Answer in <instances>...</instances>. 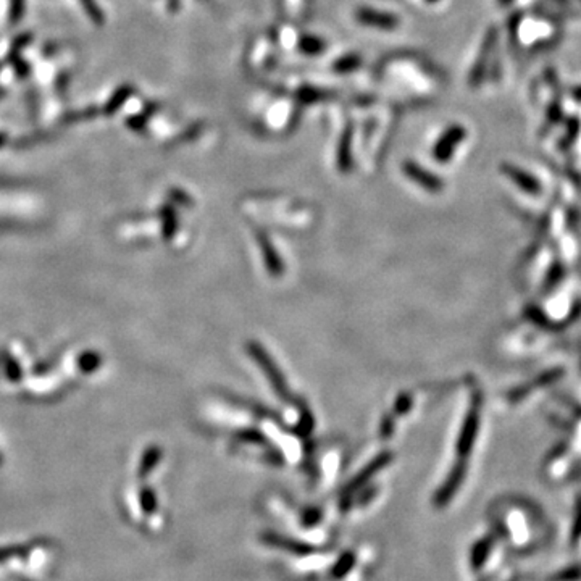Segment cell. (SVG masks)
Wrapping results in <instances>:
<instances>
[{
    "instance_id": "1",
    "label": "cell",
    "mask_w": 581,
    "mask_h": 581,
    "mask_svg": "<svg viewBox=\"0 0 581 581\" xmlns=\"http://www.w3.org/2000/svg\"><path fill=\"white\" fill-rule=\"evenodd\" d=\"M249 354L254 357V361L257 362L260 368H262V370L265 372V375H267L268 380L272 381L275 391H277L281 397H288L286 381H284L281 372L278 370V367L275 365V362L272 361V358H270L268 354L263 351V347L257 342H250L249 344Z\"/></svg>"
},
{
    "instance_id": "2",
    "label": "cell",
    "mask_w": 581,
    "mask_h": 581,
    "mask_svg": "<svg viewBox=\"0 0 581 581\" xmlns=\"http://www.w3.org/2000/svg\"><path fill=\"white\" fill-rule=\"evenodd\" d=\"M357 23H361L362 26L380 29V31H394L397 29L401 19L396 15L391 12H383V10H376L372 7H358L354 13Z\"/></svg>"
},
{
    "instance_id": "3",
    "label": "cell",
    "mask_w": 581,
    "mask_h": 581,
    "mask_svg": "<svg viewBox=\"0 0 581 581\" xmlns=\"http://www.w3.org/2000/svg\"><path fill=\"white\" fill-rule=\"evenodd\" d=\"M496 39H497L496 28H489V31L486 33L483 42H481L478 57H476L474 67H471V70H470V75H469L470 86L475 87L483 81L486 67H487V63H489V58L492 53V49H494L496 46Z\"/></svg>"
},
{
    "instance_id": "4",
    "label": "cell",
    "mask_w": 581,
    "mask_h": 581,
    "mask_svg": "<svg viewBox=\"0 0 581 581\" xmlns=\"http://www.w3.org/2000/svg\"><path fill=\"white\" fill-rule=\"evenodd\" d=\"M467 136V130L460 125H452L447 128V130L442 132V136L437 139L435 149H433V155L437 162H447L454 154L457 146L464 141Z\"/></svg>"
},
{
    "instance_id": "5",
    "label": "cell",
    "mask_w": 581,
    "mask_h": 581,
    "mask_svg": "<svg viewBox=\"0 0 581 581\" xmlns=\"http://www.w3.org/2000/svg\"><path fill=\"white\" fill-rule=\"evenodd\" d=\"M402 168H404V173H406L412 181H415L417 184H420L422 188H425L428 191H437L442 188V183L440 178H436L435 175L430 173V171L422 168L420 165L415 164V162H406Z\"/></svg>"
},
{
    "instance_id": "6",
    "label": "cell",
    "mask_w": 581,
    "mask_h": 581,
    "mask_svg": "<svg viewBox=\"0 0 581 581\" xmlns=\"http://www.w3.org/2000/svg\"><path fill=\"white\" fill-rule=\"evenodd\" d=\"M352 125H347L346 130H344L341 141H339L338 147V166L341 171H349L352 166Z\"/></svg>"
},
{
    "instance_id": "7",
    "label": "cell",
    "mask_w": 581,
    "mask_h": 581,
    "mask_svg": "<svg viewBox=\"0 0 581 581\" xmlns=\"http://www.w3.org/2000/svg\"><path fill=\"white\" fill-rule=\"evenodd\" d=\"M297 49L304 55L317 57L327 51V42L323 37L315 36V34H302L297 41Z\"/></svg>"
},
{
    "instance_id": "8",
    "label": "cell",
    "mask_w": 581,
    "mask_h": 581,
    "mask_svg": "<svg viewBox=\"0 0 581 581\" xmlns=\"http://www.w3.org/2000/svg\"><path fill=\"white\" fill-rule=\"evenodd\" d=\"M259 241H260V245H262V252H263V257H265V263H267L270 273L275 275V277H278V275H281V272H283L281 260H279L277 250L273 249L272 243H270L267 236H263V234L259 236Z\"/></svg>"
},
{
    "instance_id": "9",
    "label": "cell",
    "mask_w": 581,
    "mask_h": 581,
    "mask_svg": "<svg viewBox=\"0 0 581 581\" xmlns=\"http://www.w3.org/2000/svg\"><path fill=\"white\" fill-rule=\"evenodd\" d=\"M362 65V57L358 53H347V55L339 57L336 62L333 63V70L339 73V75H347V73L356 71L357 68Z\"/></svg>"
},
{
    "instance_id": "10",
    "label": "cell",
    "mask_w": 581,
    "mask_h": 581,
    "mask_svg": "<svg viewBox=\"0 0 581 581\" xmlns=\"http://www.w3.org/2000/svg\"><path fill=\"white\" fill-rule=\"evenodd\" d=\"M297 97L300 98V102L312 103L320 101V98L327 97V92H323L322 89H315V87H304V89L297 92Z\"/></svg>"
},
{
    "instance_id": "11",
    "label": "cell",
    "mask_w": 581,
    "mask_h": 581,
    "mask_svg": "<svg viewBox=\"0 0 581 581\" xmlns=\"http://www.w3.org/2000/svg\"><path fill=\"white\" fill-rule=\"evenodd\" d=\"M408 407H410V399H408L407 396H402V397L397 399V402H396V412L397 413L407 412Z\"/></svg>"
},
{
    "instance_id": "12",
    "label": "cell",
    "mask_w": 581,
    "mask_h": 581,
    "mask_svg": "<svg viewBox=\"0 0 581 581\" xmlns=\"http://www.w3.org/2000/svg\"><path fill=\"white\" fill-rule=\"evenodd\" d=\"M180 3H181V0H168V5H170V8L173 10V12H176V10L180 8Z\"/></svg>"
},
{
    "instance_id": "13",
    "label": "cell",
    "mask_w": 581,
    "mask_h": 581,
    "mask_svg": "<svg viewBox=\"0 0 581 581\" xmlns=\"http://www.w3.org/2000/svg\"><path fill=\"white\" fill-rule=\"evenodd\" d=\"M573 98H575V101L581 102V86L575 87V91H573Z\"/></svg>"
},
{
    "instance_id": "14",
    "label": "cell",
    "mask_w": 581,
    "mask_h": 581,
    "mask_svg": "<svg viewBox=\"0 0 581 581\" xmlns=\"http://www.w3.org/2000/svg\"><path fill=\"white\" fill-rule=\"evenodd\" d=\"M497 2H499V5H504L505 7V5H510L514 0H497Z\"/></svg>"
},
{
    "instance_id": "15",
    "label": "cell",
    "mask_w": 581,
    "mask_h": 581,
    "mask_svg": "<svg viewBox=\"0 0 581 581\" xmlns=\"http://www.w3.org/2000/svg\"><path fill=\"white\" fill-rule=\"evenodd\" d=\"M425 2H428V3H437V2H440V0H425Z\"/></svg>"
}]
</instances>
